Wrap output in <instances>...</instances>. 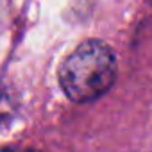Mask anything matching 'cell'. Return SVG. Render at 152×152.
Wrapping results in <instances>:
<instances>
[{"label": "cell", "mask_w": 152, "mask_h": 152, "mask_svg": "<svg viewBox=\"0 0 152 152\" xmlns=\"http://www.w3.org/2000/svg\"><path fill=\"white\" fill-rule=\"evenodd\" d=\"M116 57L100 39L83 41L61 64L59 84L73 102H93L115 83Z\"/></svg>", "instance_id": "6da1fadb"}, {"label": "cell", "mask_w": 152, "mask_h": 152, "mask_svg": "<svg viewBox=\"0 0 152 152\" xmlns=\"http://www.w3.org/2000/svg\"><path fill=\"white\" fill-rule=\"evenodd\" d=\"M0 152H36V150L25 148V147H7V148H2Z\"/></svg>", "instance_id": "7a4b0ae2"}]
</instances>
